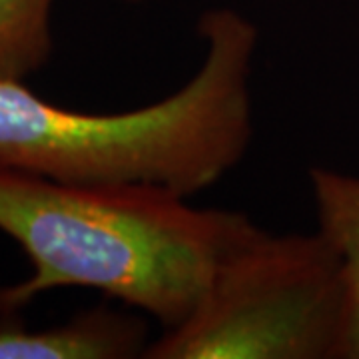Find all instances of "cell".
I'll return each instance as SVG.
<instances>
[{
  "instance_id": "cell-2",
  "label": "cell",
  "mask_w": 359,
  "mask_h": 359,
  "mask_svg": "<svg viewBox=\"0 0 359 359\" xmlns=\"http://www.w3.org/2000/svg\"><path fill=\"white\" fill-rule=\"evenodd\" d=\"M198 34L204 60L188 84L128 112L58 108L22 80H0V166L74 186H152L190 198L244 158L252 140L250 74L257 28L214 8Z\"/></svg>"
},
{
  "instance_id": "cell-5",
  "label": "cell",
  "mask_w": 359,
  "mask_h": 359,
  "mask_svg": "<svg viewBox=\"0 0 359 359\" xmlns=\"http://www.w3.org/2000/svg\"><path fill=\"white\" fill-rule=\"evenodd\" d=\"M320 231L344 259L347 327L341 359H359V178L325 168L309 172Z\"/></svg>"
},
{
  "instance_id": "cell-7",
  "label": "cell",
  "mask_w": 359,
  "mask_h": 359,
  "mask_svg": "<svg viewBox=\"0 0 359 359\" xmlns=\"http://www.w3.org/2000/svg\"><path fill=\"white\" fill-rule=\"evenodd\" d=\"M124 2H128V4H138V2H144V0H124Z\"/></svg>"
},
{
  "instance_id": "cell-4",
  "label": "cell",
  "mask_w": 359,
  "mask_h": 359,
  "mask_svg": "<svg viewBox=\"0 0 359 359\" xmlns=\"http://www.w3.org/2000/svg\"><path fill=\"white\" fill-rule=\"evenodd\" d=\"M150 344L148 321L110 306L46 330H28L20 313H0V359H136Z\"/></svg>"
},
{
  "instance_id": "cell-3",
  "label": "cell",
  "mask_w": 359,
  "mask_h": 359,
  "mask_svg": "<svg viewBox=\"0 0 359 359\" xmlns=\"http://www.w3.org/2000/svg\"><path fill=\"white\" fill-rule=\"evenodd\" d=\"M347 327L344 259L321 233L262 228L216 269L190 318L146 359H341Z\"/></svg>"
},
{
  "instance_id": "cell-1",
  "label": "cell",
  "mask_w": 359,
  "mask_h": 359,
  "mask_svg": "<svg viewBox=\"0 0 359 359\" xmlns=\"http://www.w3.org/2000/svg\"><path fill=\"white\" fill-rule=\"evenodd\" d=\"M0 230L32 266L26 280L0 287V313H20L50 290L90 287L172 330L259 226L162 188L74 186L0 166Z\"/></svg>"
},
{
  "instance_id": "cell-6",
  "label": "cell",
  "mask_w": 359,
  "mask_h": 359,
  "mask_svg": "<svg viewBox=\"0 0 359 359\" xmlns=\"http://www.w3.org/2000/svg\"><path fill=\"white\" fill-rule=\"evenodd\" d=\"M54 0H0V80H25L50 58Z\"/></svg>"
}]
</instances>
